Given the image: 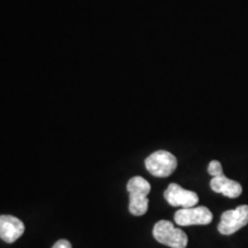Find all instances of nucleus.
Returning a JSON list of instances; mask_svg holds the SVG:
<instances>
[{
  "label": "nucleus",
  "instance_id": "nucleus-3",
  "mask_svg": "<svg viewBox=\"0 0 248 248\" xmlns=\"http://www.w3.org/2000/svg\"><path fill=\"white\" fill-rule=\"evenodd\" d=\"M146 169L155 177H168L177 168V159L168 151H156L145 160Z\"/></svg>",
  "mask_w": 248,
  "mask_h": 248
},
{
  "label": "nucleus",
  "instance_id": "nucleus-1",
  "mask_svg": "<svg viewBox=\"0 0 248 248\" xmlns=\"http://www.w3.org/2000/svg\"><path fill=\"white\" fill-rule=\"evenodd\" d=\"M129 192V210L132 215L141 216L148 209L147 195L151 192V185L146 179L136 176L132 177L126 186Z\"/></svg>",
  "mask_w": 248,
  "mask_h": 248
},
{
  "label": "nucleus",
  "instance_id": "nucleus-8",
  "mask_svg": "<svg viewBox=\"0 0 248 248\" xmlns=\"http://www.w3.org/2000/svg\"><path fill=\"white\" fill-rule=\"evenodd\" d=\"M210 187L216 193H221L231 199L240 197L241 192H243V187L239 183L226 178L224 175L219 176V177H213L210 181Z\"/></svg>",
  "mask_w": 248,
  "mask_h": 248
},
{
  "label": "nucleus",
  "instance_id": "nucleus-9",
  "mask_svg": "<svg viewBox=\"0 0 248 248\" xmlns=\"http://www.w3.org/2000/svg\"><path fill=\"white\" fill-rule=\"evenodd\" d=\"M208 172L210 176L213 177H219V176H223V168H222V164L219 161L214 160L208 164Z\"/></svg>",
  "mask_w": 248,
  "mask_h": 248
},
{
  "label": "nucleus",
  "instance_id": "nucleus-2",
  "mask_svg": "<svg viewBox=\"0 0 248 248\" xmlns=\"http://www.w3.org/2000/svg\"><path fill=\"white\" fill-rule=\"evenodd\" d=\"M153 235L156 241L170 248H186L188 243L185 232L175 228V225L167 219H161L154 225Z\"/></svg>",
  "mask_w": 248,
  "mask_h": 248
},
{
  "label": "nucleus",
  "instance_id": "nucleus-7",
  "mask_svg": "<svg viewBox=\"0 0 248 248\" xmlns=\"http://www.w3.org/2000/svg\"><path fill=\"white\" fill-rule=\"evenodd\" d=\"M26 226L17 217L12 215L0 216V239L6 243H15L24 233Z\"/></svg>",
  "mask_w": 248,
  "mask_h": 248
},
{
  "label": "nucleus",
  "instance_id": "nucleus-10",
  "mask_svg": "<svg viewBox=\"0 0 248 248\" xmlns=\"http://www.w3.org/2000/svg\"><path fill=\"white\" fill-rule=\"evenodd\" d=\"M52 248H71V244L66 239H60L53 245Z\"/></svg>",
  "mask_w": 248,
  "mask_h": 248
},
{
  "label": "nucleus",
  "instance_id": "nucleus-6",
  "mask_svg": "<svg viewBox=\"0 0 248 248\" xmlns=\"http://www.w3.org/2000/svg\"><path fill=\"white\" fill-rule=\"evenodd\" d=\"M163 195L164 199L173 207L190 208V207H195V204L199 202V197L195 192L185 190L176 183H171L164 191Z\"/></svg>",
  "mask_w": 248,
  "mask_h": 248
},
{
  "label": "nucleus",
  "instance_id": "nucleus-5",
  "mask_svg": "<svg viewBox=\"0 0 248 248\" xmlns=\"http://www.w3.org/2000/svg\"><path fill=\"white\" fill-rule=\"evenodd\" d=\"M213 221V214L207 207L182 208L175 214V222L179 226L207 225Z\"/></svg>",
  "mask_w": 248,
  "mask_h": 248
},
{
  "label": "nucleus",
  "instance_id": "nucleus-4",
  "mask_svg": "<svg viewBox=\"0 0 248 248\" xmlns=\"http://www.w3.org/2000/svg\"><path fill=\"white\" fill-rule=\"evenodd\" d=\"M248 224V206L237 207L235 209L226 210L222 214L221 222L218 224L219 233L224 235L233 234L241 228Z\"/></svg>",
  "mask_w": 248,
  "mask_h": 248
}]
</instances>
